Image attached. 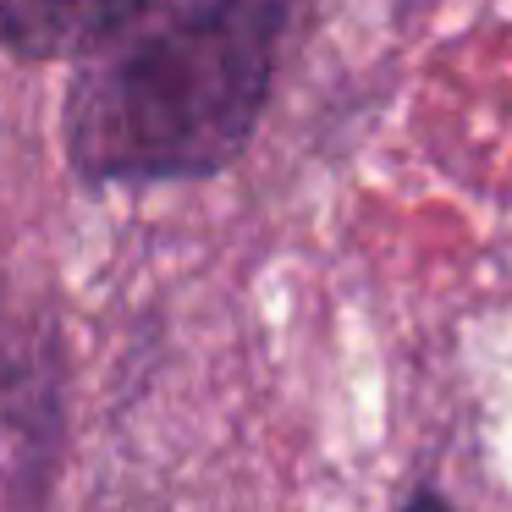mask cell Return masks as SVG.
<instances>
[{
    "instance_id": "6da1fadb",
    "label": "cell",
    "mask_w": 512,
    "mask_h": 512,
    "mask_svg": "<svg viewBox=\"0 0 512 512\" xmlns=\"http://www.w3.org/2000/svg\"><path fill=\"white\" fill-rule=\"evenodd\" d=\"M292 0H122L78 50L67 155L89 182H182L254 138Z\"/></svg>"
},
{
    "instance_id": "7a4b0ae2",
    "label": "cell",
    "mask_w": 512,
    "mask_h": 512,
    "mask_svg": "<svg viewBox=\"0 0 512 512\" xmlns=\"http://www.w3.org/2000/svg\"><path fill=\"white\" fill-rule=\"evenodd\" d=\"M122 0H0V50L28 61L78 56Z\"/></svg>"
},
{
    "instance_id": "3957f363",
    "label": "cell",
    "mask_w": 512,
    "mask_h": 512,
    "mask_svg": "<svg viewBox=\"0 0 512 512\" xmlns=\"http://www.w3.org/2000/svg\"><path fill=\"white\" fill-rule=\"evenodd\" d=\"M402 512H457V507H452V496H446V490H435V485H419L408 501H402Z\"/></svg>"
}]
</instances>
